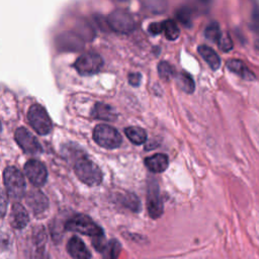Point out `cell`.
Returning <instances> with one entry per match:
<instances>
[{
	"instance_id": "6da1fadb",
	"label": "cell",
	"mask_w": 259,
	"mask_h": 259,
	"mask_svg": "<svg viewBox=\"0 0 259 259\" xmlns=\"http://www.w3.org/2000/svg\"><path fill=\"white\" fill-rule=\"evenodd\" d=\"M74 171L77 177L88 186H96L102 181L100 168L85 156H81L75 161Z\"/></svg>"
},
{
	"instance_id": "7a4b0ae2",
	"label": "cell",
	"mask_w": 259,
	"mask_h": 259,
	"mask_svg": "<svg viewBox=\"0 0 259 259\" xmlns=\"http://www.w3.org/2000/svg\"><path fill=\"white\" fill-rule=\"evenodd\" d=\"M3 183L7 195L19 200L25 194V179L23 174L14 166H8L3 172Z\"/></svg>"
},
{
	"instance_id": "3957f363",
	"label": "cell",
	"mask_w": 259,
	"mask_h": 259,
	"mask_svg": "<svg viewBox=\"0 0 259 259\" xmlns=\"http://www.w3.org/2000/svg\"><path fill=\"white\" fill-rule=\"evenodd\" d=\"M65 230L91 237H102L104 234L102 228L84 213H77L69 219L65 224Z\"/></svg>"
},
{
	"instance_id": "277c9868",
	"label": "cell",
	"mask_w": 259,
	"mask_h": 259,
	"mask_svg": "<svg viewBox=\"0 0 259 259\" xmlns=\"http://www.w3.org/2000/svg\"><path fill=\"white\" fill-rule=\"evenodd\" d=\"M27 119L31 127L41 136L52 132L53 123L47 110L39 104H32L27 112Z\"/></svg>"
},
{
	"instance_id": "5b68a950",
	"label": "cell",
	"mask_w": 259,
	"mask_h": 259,
	"mask_svg": "<svg viewBox=\"0 0 259 259\" xmlns=\"http://www.w3.org/2000/svg\"><path fill=\"white\" fill-rule=\"evenodd\" d=\"M93 139L97 145L105 149H116L121 143L122 139L116 128L107 124H98L93 131Z\"/></svg>"
},
{
	"instance_id": "8992f818",
	"label": "cell",
	"mask_w": 259,
	"mask_h": 259,
	"mask_svg": "<svg viewBox=\"0 0 259 259\" xmlns=\"http://www.w3.org/2000/svg\"><path fill=\"white\" fill-rule=\"evenodd\" d=\"M103 66L102 58L95 53H85L74 63V68L82 76H90L98 73Z\"/></svg>"
},
{
	"instance_id": "52a82bcc",
	"label": "cell",
	"mask_w": 259,
	"mask_h": 259,
	"mask_svg": "<svg viewBox=\"0 0 259 259\" xmlns=\"http://www.w3.org/2000/svg\"><path fill=\"white\" fill-rule=\"evenodd\" d=\"M107 24L111 29L119 33H128L136 27L133 16L123 9H115L107 17Z\"/></svg>"
},
{
	"instance_id": "ba28073f",
	"label": "cell",
	"mask_w": 259,
	"mask_h": 259,
	"mask_svg": "<svg viewBox=\"0 0 259 259\" xmlns=\"http://www.w3.org/2000/svg\"><path fill=\"white\" fill-rule=\"evenodd\" d=\"M147 209L152 219H158L163 213V201L160 195L159 185L155 179L148 183Z\"/></svg>"
},
{
	"instance_id": "9c48e42d",
	"label": "cell",
	"mask_w": 259,
	"mask_h": 259,
	"mask_svg": "<svg viewBox=\"0 0 259 259\" xmlns=\"http://www.w3.org/2000/svg\"><path fill=\"white\" fill-rule=\"evenodd\" d=\"M14 138L18 146L25 153L36 155L42 152V148L37 139L25 127H18L15 131Z\"/></svg>"
},
{
	"instance_id": "30bf717a",
	"label": "cell",
	"mask_w": 259,
	"mask_h": 259,
	"mask_svg": "<svg viewBox=\"0 0 259 259\" xmlns=\"http://www.w3.org/2000/svg\"><path fill=\"white\" fill-rule=\"evenodd\" d=\"M24 174L35 187L42 186L48 178L46 166L38 160H28L24 165Z\"/></svg>"
},
{
	"instance_id": "8fae6325",
	"label": "cell",
	"mask_w": 259,
	"mask_h": 259,
	"mask_svg": "<svg viewBox=\"0 0 259 259\" xmlns=\"http://www.w3.org/2000/svg\"><path fill=\"white\" fill-rule=\"evenodd\" d=\"M93 246L96 250H98L101 254L103 259H118L121 245L120 243L113 239L107 242H104L103 236L102 237H94L92 240Z\"/></svg>"
},
{
	"instance_id": "7c38bea8",
	"label": "cell",
	"mask_w": 259,
	"mask_h": 259,
	"mask_svg": "<svg viewBox=\"0 0 259 259\" xmlns=\"http://www.w3.org/2000/svg\"><path fill=\"white\" fill-rule=\"evenodd\" d=\"M25 200L34 214H40L49 207V200L47 196L38 189L29 190L25 195Z\"/></svg>"
},
{
	"instance_id": "4fadbf2b",
	"label": "cell",
	"mask_w": 259,
	"mask_h": 259,
	"mask_svg": "<svg viewBox=\"0 0 259 259\" xmlns=\"http://www.w3.org/2000/svg\"><path fill=\"white\" fill-rule=\"evenodd\" d=\"M46 238L47 237L44 228H38L33 232L30 259H48V254L45 248Z\"/></svg>"
},
{
	"instance_id": "5bb4252c",
	"label": "cell",
	"mask_w": 259,
	"mask_h": 259,
	"mask_svg": "<svg viewBox=\"0 0 259 259\" xmlns=\"http://www.w3.org/2000/svg\"><path fill=\"white\" fill-rule=\"evenodd\" d=\"M67 251L74 259H90L91 253L84 244V242L77 236H73L68 244Z\"/></svg>"
},
{
	"instance_id": "9a60e30c",
	"label": "cell",
	"mask_w": 259,
	"mask_h": 259,
	"mask_svg": "<svg viewBox=\"0 0 259 259\" xmlns=\"http://www.w3.org/2000/svg\"><path fill=\"white\" fill-rule=\"evenodd\" d=\"M29 222V217L23 205L19 202H14L10 211V225L17 230L23 229Z\"/></svg>"
},
{
	"instance_id": "2e32d148",
	"label": "cell",
	"mask_w": 259,
	"mask_h": 259,
	"mask_svg": "<svg viewBox=\"0 0 259 259\" xmlns=\"http://www.w3.org/2000/svg\"><path fill=\"white\" fill-rule=\"evenodd\" d=\"M227 68L240 78L247 80V81H254L256 79V75L253 73L252 70L241 60L232 59L227 62Z\"/></svg>"
},
{
	"instance_id": "e0dca14e",
	"label": "cell",
	"mask_w": 259,
	"mask_h": 259,
	"mask_svg": "<svg viewBox=\"0 0 259 259\" xmlns=\"http://www.w3.org/2000/svg\"><path fill=\"white\" fill-rule=\"evenodd\" d=\"M169 164V160L167 155L165 154H155L145 159L146 167L154 173H161L164 172Z\"/></svg>"
},
{
	"instance_id": "ac0fdd59",
	"label": "cell",
	"mask_w": 259,
	"mask_h": 259,
	"mask_svg": "<svg viewBox=\"0 0 259 259\" xmlns=\"http://www.w3.org/2000/svg\"><path fill=\"white\" fill-rule=\"evenodd\" d=\"M91 115L94 118L106 120V121H113L116 119V116H117L114 108L103 102H97L93 106Z\"/></svg>"
},
{
	"instance_id": "d6986e66",
	"label": "cell",
	"mask_w": 259,
	"mask_h": 259,
	"mask_svg": "<svg viewBox=\"0 0 259 259\" xmlns=\"http://www.w3.org/2000/svg\"><path fill=\"white\" fill-rule=\"evenodd\" d=\"M198 54L200 57L206 62V64L213 70H218L221 66V58L220 56L209 47L201 45L197 48Z\"/></svg>"
},
{
	"instance_id": "ffe728a7",
	"label": "cell",
	"mask_w": 259,
	"mask_h": 259,
	"mask_svg": "<svg viewBox=\"0 0 259 259\" xmlns=\"http://www.w3.org/2000/svg\"><path fill=\"white\" fill-rule=\"evenodd\" d=\"M118 201L122 206H124L125 208H128L132 211H140L141 209L140 199L132 192L119 194Z\"/></svg>"
},
{
	"instance_id": "44dd1931",
	"label": "cell",
	"mask_w": 259,
	"mask_h": 259,
	"mask_svg": "<svg viewBox=\"0 0 259 259\" xmlns=\"http://www.w3.org/2000/svg\"><path fill=\"white\" fill-rule=\"evenodd\" d=\"M127 139L135 145H142L147 141V133L139 126H130L124 130Z\"/></svg>"
},
{
	"instance_id": "7402d4cb",
	"label": "cell",
	"mask_w": 259,
	"mask_h": 259,
	"mask_svg": "<svg viewBox=\"0 0 259 259\" xmlns=\"http://www.w3.org/2000/svg\"><path fill=\"white\" fill-rule=\"evenodd\" d=\"M176 83L178 87L185 93H192L195 89V84L192 77L186 72H180L176 76Z\"/></svg>"
},
{
	"instance_id": "603a6c76",
	"label": "cell",
	"mask_w": 259,
	"mask_h": 259,
	"mask_svg": "<svg viewBox=\"0 0 259 259\" xmlns=\"http://www.w3.org/2000/svg\"><path fill=\"white\" fill-rule=\"evenodd\" d=\"M163 31L166 38L169 40H175L180 34V30L176 22L172 19H166L165 21H163Z\"/></svg>"
},
{
	"instance_id": "cb8c5ba5",
	"label": "cell",
	"mask_w": 259,
	"mask_h": 259,
	"mask_svg": "<svg viewBox=\"0 0 259 259\" xmlns=\"http://www.w3.org/2000/svg\"><path fill=\"white\" fill-rule=\"evenodd\" d=\"M223 32L221 31L220 28V24L217 21H212L210 22L204 30V36L206 37V39L212 41V42H219L221 36H222Z\"/></svg>"
},
{
	"instance_id": "d4e9b609",
	"label": "cell",
	"mask_w": 259,
	"mask_h": 259,
	"mask_svg": "<svg viewBox=\"0 0 259 259\" xmlns=\"http://www.w3.org/2000/svg\"><path fill=\"white\" fill-rule=\"evenodd\" d=\"M158 73L162 79L169 80L170 78H172L174 76L175 71H174V68L172 67V65H170L166 61H162L158 65Z\"/></svg>"
},
{
	"instance_id": "484cf974",
	"label": "cell",
	"mask_w": 259,
	"mask_h": 259,
	"mask_svg": "<svg viewBox=\"0 0 259 259\" xmlns=\"http://www.w3.org/2000/svg\"><path fill=\"white\" fill-rule=\"evenodd\" d=\"M176 16L183 25L185 26L191 25V10L188 7L183 6L179 8L176 12Z\"/></svg>"
},
{
	"instance_id": "4316f807",
	"label": "cell",
	"mask_w": 259,
	"mask_h": 259,
	"mask_svg": "<svg viewBox=\"0 0 259 259\" xmlns=\"http://www.w3.org/2000/svg\"><path fill=\"white\" fill-rule=\"evenodd\" d=\"M218 46L223 52H226V53L233 49V40H232L231 36L229 35V33L223 32V34L218 42Z\"/></svg>"
},
{
	"instance_id": "83f0119b",
	"label": "cell",
	"mask_w": 259,
	"mask_h": 259,
	"mask_svg": "<svg viewBox=\"0 0 259 259\" xmlns=\"http://www.w3.org/2000/svg\"><path fill=\"white\" fill-rule=\"evenodd\" d=\"M149 32L153 35H156V34H159L163 31V22H154V23H151L149 25V28H148Z\"/></svg>"
},
{
	"instance_id": "f1b7e54d",
	"label": "cell",
	"mask_w": 259,
	"mask_h": 259,
	"mask_svg": "<svg viewBox=\"0 0 259 259\" xmlns=\"http://www.w3.org/2000/svg\"><path fill=\"white\" fill-rule=\"evenodd\" d=\"M142 80V76L140 73H131L128 75V82L133 86H139Z\"/></svg>"
},
{
	"instance_id": "f546056e",
	"label": "cell",
	"mask_w": 259,
	"mask_h": 259,
	"mask_svg": "<svg viewBox=\"0 0 259 259\" xmlns=\"http://www.w3.org/2000/svg\"><path fill=\"white\" fill-rule=\"evenodd\" d=\"M6 196H5V193L4 191L2 192V198H1V211H2V215H4L5 213V210H6Z\"/></svg>"
},
{
	"instance_id": "4dcf8cb0",
	"label": "cell",
	"mask_w": 259,
	"mask_h": 259,
	"mask_svg": "<svg viewBox=\"0 0 259 259\" xmlns=\"http://www.w3.org/2000/svg\"><path fill=\"white\" fill-rule=\"evenodd\" d=\"M201 3H203V4H205V5H207L209 2H210V0H199Z\"/></svg>"
}]
</instances>
